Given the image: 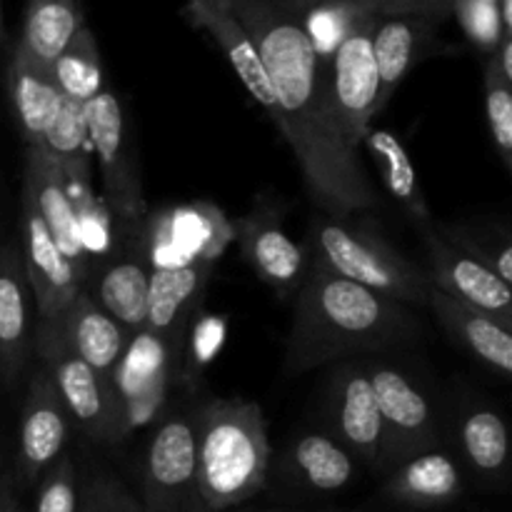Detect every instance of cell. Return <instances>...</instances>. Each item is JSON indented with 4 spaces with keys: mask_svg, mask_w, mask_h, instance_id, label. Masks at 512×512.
I'll return each mask as SVG.
<instances>
[{
    "mask_svg": "<svg viewBox=\"0 0 512 512\" xmlns=\"http://www.w3.org/2000/svg\"><path fill=\"white\" fill-rule=\"evenodd\" d=\"M35 493L33 512H78L80 475L73 455L63 453L43 475Z\"/></svg>",
    "mask_w": 512,
    "mask_h": 512,
    "instance_id": "obj_35",
    "label": "cell"
},
{
    "mask_svg": "<svg viewBox=\"0 0 512 512\" xmlns=\"http://www.w3.org/2000/svg\"><path fill=\"white\" fill-rule=\"evenodd\" d=\"M70 415L45 370L30 378L25 393L18 430V470L20 485H35L40 475L65 453L70 438Z\"/></svg>",
    "mask_w": 512,
    "mask_h": 512,
    "instance_id": "obj_13",
    "label": "cell"
},
{
    "mask_svg": "<svg viewBox=\"0 0 512 512\" xmlns=\"http://www.w3.org/2000/svg\"><path fill=\"white\" fill-rule=\"evenodd\" d=\"M378 15L358 25L340 43L323 70L335 123L343 140L353 150H360V143L373 128V118L380 115L378 68L373 58V28Z\"/></svg>",
    "mask_w": 512,
    "mask_h": 512,
    "instance_id": "obj_9",
    "label": "cell"
},
{
    "mask_svg": "<svg viewBox=\"0 0 512 512\" xmlns=\"http://www.w3.org/2000/svg\"><path fill=\"white\" fill-rule=\"evenodd\" d=\"M23 190H28L38 208L40 218L48 225L50 235L63 250L68 263L73 265L75 273L83 280V288L93 275L88 253H85L83 233H80V218L75 210L73 193L68 190L63 173L55 165V160L45 153L43 148H25V175Z\"/></svg>",
    "mask_w": 512,
    "mask_h": 512,
    "instance_id": "obj_16",
    "label": "cell"
},
{
    "mask_svg": "<svg viewBox=\"0 0 512 512\" xmlns=\"http://www.w3.org/2000/svg\"><path fill=\"white\" fill-rule=\"evenodd\" d=\"M5 40V25H3V8H0V43Z\"/></svg>",
    "mask_w": 512,
    "mask_h": 512,
    "instance_id": "obj_41",
    "label": "cell"
},
{
    "mask_svg": "<svg viewBox=\"0 0 512 512\" xmlns=\"http://www.w3.org/2000/svg\"><path fill=\"white\" fill-rule=\"evenodd\" d=\"M185 15H188L195 28H203L213 35L218 48L223 50L228 63L233 65L238 78L243 80L250 98L268 113L273 125L278 123V103H275L273 85H270L268 73H265L263 60H260L250 35L235 20V15L225 8L223 0H188Z\"/></svg>",
    "mask_w": 512,
    "mask_h": 512,
    "instance_id": "obj_20",
    "label": "cell"
},
{
    "mask_svg": "<svg viewBox=\"0 0 512 512\" xmlns=\"http://www.w3.org/2000/svg\"><path fill=\"white\" fill-rule=\"evenodd\" d=\"M458 448L468 468L488 483H500L508 473V425L498 410L470 403L458 418Z\"/></svg>",
    "mask_w": 512,
    "mask_h": 512,
    "instance_id": "obj_27",
    "label": "cell"
},
{
    "mask_svg": "<svg viewBox=\"0 0 512 512\" xmlns=\"http://www.w3.org/2000/svg\"><path fill=\"white\" fill-rule=\"evenodd\" d=\"M33 293L18 245L0 248V385L13 388L33 348Z\"/></svg>",
    "mask_w": 512,
    "mask_h": 512,
    "instance_id": "obj_19",
    "label": "cell"
},
{
    "mask_svg": "<svg viewBox=\"0 0 512 512\" xmlns=\"http://www.w3.org/2000/svg\"><path fill=\"white\" fill-rule=\"evenodd\" d=\"M175 368H178V358L150 330L143 328L130 338L113 373V388L123 410L125 435L158 415Z\"/></svg>",
    "mask_w": 512,
    "mask_h": 512,
    "instance_id": "obj_12",
    "label": "cell"
},
{
    "mask_svg": "<svg viewBox=\"0 0 512 512\" xmlns=\"http://www.w3.org/2000/svg\"><path fill=\"white\" fill-rule=\"evenodd\" d=\"M358 475V460L335 438L305 433L290 440L278 458V478L308 495H330L348 488Z\"/></svg>",
    "mask_w": 512,
    "mask_h": 512,
    "instance_id": "obj_21",
    "label": "cell"
},
{
    "mask_svg": "<svg viewBox=\"0 0 512 512\" xmlns=\"http://www.w3.org/2000/svg\"><path fill=\"white\" fill-rule=\"evenodd\" d=\"M485 115L495 150L505 168L512 170V83L503 78L493 58L485 68Z\"/></svg>",
    "mask_w": 512,
    "mask_h": 512,
    "instance_id": "obj_34",
    "label": "cell"
},
{
    "mask_svg": "<svg viewBox=\"0 0 512 512\" xmlns=\"http://www.w3.org/2000/svg\"><path fill=\"white\" fill-rule=\"evenodd\" d=\"M373 15H378V10L370 8L365 0H325L300 13L298 20L318 55L320 68L325 70L340 43Z\"/></svg>",
    "mask_w": 512,
    "mask_h": 512,
    "instance_id": "obj_32",
    "label": "cell"
},
{
    "mask_svg": "<svg viewBox=\"0 0 512 512\" xmlns=\"http://www.w3.org/2000/svg\"><path fill=\"white\" fill-rule=\"evenodd\" d=\"M278 3H280V5H285V8H288L290 13L300 15V13H305V10L313 8V5L325 3V0H278Z\"/></svg>",
    "mask_w": 512,
    "mask_h": 512,
    "instance_id": "obj_40",
    "label": "cell"
},
{
    "mask_svg": "<svg viewBox=\"0 0 512 512\" xmlns=\"http://www.w3.org/2000/svg\"><path fill=\"white\" fill-rule=\"evenodd\" d=\"M38 148H43L55 160L65 183L75 180L85 188L90 180V158H93L88 138V108L65 100Z\"/></svg>",
    "mask_w": 512,
    "mask_h": 512,
    "instance_id": "obj_31",
    "label": "cell"
},
{
    "mask_svg": "<svg viewBox=\"0 0 512 512\" xmlns=\"http://www.w3.org/2000/svg\"><path fill=\"white\" fill-rule=\"evenodd\" d=\"M360 145H363V148L368 150L370 158H373L375 170H378L380 180H383L390 198L410 215V220H413L415 225L430 223L433 215H430L428 200H425L423 188H420L413 158H410L405 145L398 140V135L390 133V130L370 128Z\"/></svg>",
    "mask_w": 512,
    "mask_h": 512,
    "instance_id": "obj_28",
    "label": "cell"
},
{
    "mask_svg": "<svg viewBox=\"0 0 512 512\" xmlns=\"http://www.w3.org/2000/svg\"><path fill=\"white\" fill-rule=\"evenodd\" d=\"M210 260H193L183 265H153L148 285L145 330L155 335L175 358H180L188 320L198 313L205 288L213 275Z\"/></svg>",
    "mask_w": 512,
    "mask_h": 512,
    "instance_id": "obj_15",
    "label": "cell"
},
{
    "mask_svg": "<svg viewBox=\"0 0 512 512\" xmlns=\"http://www.w3.org/2000/svg\"><path fill=\"white\" fill-rule=\"evenodd\" d=\"M380 15H420L443 18L450 13V0H365Z\"/></svg>",
    "mask_w": 512,
    "mask_h": 512,
    "instance_id": "obj_38",
    "label": "cell"
},
{
    "mask_svg": "<svg viewBox=\"0 0 512 512\" xmlns=\"http://www.w3.org/2000/svg\"><path fill=\"white\" fill-rule=\"evenodd\" d=\"M368 375L383 423L378 473L388 475L398 465L438 450L440 420L423 390L393 365H370Z\"/></svg>",
    "mask_w": 512,
    "mask_h": 512,
    "instance_id": "obj_6",
    "label": "cell"
},
{
    "mask_svg": "<svg viewBox=\"0 0 512 512\" xmlns=\"http://www.w3.org/2000/svg\"><path fill=\"white\" fill-rule=\"evenodd\" d=\"M305 260L403 305H428V273L368 225L315 215L305 238Z\"/></svg>",
    "mask_w": 512,
    "mask_h": 512,
    "instance_id": "obj_4",
    "label": "cell"
},
{
    "mask_svg": "<svg viewBox=\"0 0 512 512\" xmlns=\"http://www.w3.org/2000/svg\"><path fill=\"white\" fill-rule=\"evenodd\" d=\"M20 218H23L20 220L23 225L20 255H23L25 278L33 293L38 320H48L73 303L75 295L83 290V280L53 240L28 190H23V200H20Z\"/></svg>",
    "mask_w": 512,
    "mask_h": 512,
    "instance_id": "obj_14",
    "label": "cell"
},
{
    "mask_svg": "<svg viewBox=\"0 0 512 512\" xmlns=\"http://www.w3.org/2000/svg\"><path fill=\"white\" fill-rule=\"evenodd\" d=\"M0 512H20V503L13 493V480L8 475L0 478Z\"/></svg>",
    "mask_w": 512,
    "mask_h": 512,
    "instance_id": "obj_39",
    "label": "cell"
},
{
    "mask_svg": "<svg viewBox=\"0 0 512 512\" xmlns=\"http://www.w3.org/2000/svg\"><path fill=\"white\" fill-rule=\"evenodd\" d=\"M8 98L25 148L43 143V135L65 103L48 65L40 63L20 43L15 45L8 65Z\"/></svg>",
    "mask_w": 512,
    "mask_h": 512,
    "instance_id": "obj_23",
    "label": "cell"
},
{
    "mask_svg": "<svg viewBox=\"0 0 512 512\" xmlns=\"http://www.w3.org/2000/svg\"><path fill=\"white\" fill-rule=\"evenodd\" d=\"M83 25L85 18L78 0H28L20 45L40 63L50 65Z\"/></svg>",
    "mask_w": 512,
    "mask_h": 512,
    "instance_id": "obj_29",
    "label": "cell"
},
{
    "mask_svg": "<svg viewBox=\"0 0 512 512\" xmlns=\"http://www.w3.org/2000/svg\"><path fill=\"white\" fill-rule=\"evenodd\" d=\"M428 20L420 15H378L373 28V58L378 68V108L383 113L395 90L420 58Z\"/></svg>",
    "mask_w": 512,
    "mask_h": 512,
    "instance_id": "obj_26",
    "label": "cell"
},
{
    "mask_svg": "<svg viewBox=\"0 0 512 512\" xmlns=\"http://www.w3.org/2000/svg\"><path fill=\"white\" fill-rule=\"evenodd\" d=\"M453 3V0H450ZM483 3H500V0H483Z\"/></svg>",
    "mask_w": 512,
    "mask_h": 512,
    "instance_id": "obj_42",
    "label": "cell"
},
{
    "mask_svg": "<svg viewBox=\"0 0 512 512\" xmlns=\"http://www.w3.org/2000/svg\"><path fill=\"white\" fill-rule=\"evenodd\" d=\"M143 512H205L198 490L193 418L160 420L145 450Z\"/></svg>",
    "mask_w": 512,
    "mask_h": 512,
    "instance_id": "obj_8",
    "label": "cell"
},
{
    "mask_svg": "<svg viewBox=\"0 0 512 512\" xmlns=\"http://www.w3.org/2000/svg\"><path fill=\"white\" fill-rule=\"evenodd\" d=\"M445 240L450 245L465 253L468 258L478 260L488 270H493L503 283H512V248L510 235L505 230H498L495 225H438Z\"/></svg>",
    "mask_w": 512,
    "mask_h": 512,
    "instance_id": "obj_33",
    "label": "cell"
},
{
    "mask_svg": "<svg viewBox=\"0 0 512 512\" xmlns=\"http://www.w3.org/2000/svg\"><path fill=\"white\" fill-rule=\"evenodd\" d=\"M415 333L418 323L403 303L308 263L295 290L285 363L290 373H303L348 355L410 343Z\"/></svg>",
    "mask_w": 512,
    "mask_h": 512,
    "instance_id": "obj_2",
    "label": "cell"
},
{
    "mask_svg": "<svg viewBox=\"0 0 512 512\" xmlns=\"http://www.w3.org/2000/svg\"><path fill=\"white\" fill-rule=\"evenodd\" d=\"M78 512H143V508L115 475L90 470L85 480H80Z\"/></svg>",
    "mask_w": 512,
    "mask_h": 512,
    "instance_id": "obj_37",
    "label": "cell"
},
{
    "mask_svg": "<svg viewBox=\"0 0 512 512\" xmlns=\"http://www.w3.org/2000/svg\"><path fill=\"white\" fill-rule=\"evenodd\" d=\"M253 40L278 103V123L303 170L310 200L333 218L380 205L368 170L340 135L328 83L313 45L278 0H223Z\"/></svg>",
    "mask_w": 512,
    "mask_h": 512,
    "instance_id": "obj_1",
    "label": "cell"
},
{
    "mask_svg": "<svg viewBox=\"0 0 512 512\" xmlns=\"http://www.w3.org/2000/svg\"><path fill=\"white\" fill-rule=\"evenodd\" d=\"M328 425L333 430L330 438L338 440L358 463L378 473L383 423L368 368L343 363L330 375Z\"/></svg>",
    "mask_w": 512,
    "mask_h": 512,
    "instance_id": "obj_11",
    "label": "cell"
},
{
    "mask_svg": "<svg viewBox=\"0 0 512 512\" xmlns=\"http://www.w3.org/2000/svg\"><path fill=\"white\" fill-rule=\"evenodd\" d=\"M33 348L43 360V370L53 380L65 410H68L70 423L78 425L95 443L123 440V410H120L113 380L103 378L85 360H80L68 348L53 320H38V328L33 333Z\"/></svg>",
    "mask_w": 512,
    "mask_h": 512,
    "instance_id": "obj_5",
    "label": "cell"
},
{
    "mask_svg": "<svg viewBox=\"0 0 512 512\" xmlns=\"http://www.w3.org/2000/svg\"><path fill=\"white\" fill-rule=\"evenodd\" d=\"M48 68L60 95L70 103L88 105L105 88L98 43H95V35L88 25H83L65 43V48L50 60Z\"/></svg>",
    "mask_w": 512,
    "mask_h": 512,
    "instance_id": "obj_30",
    "label": "cell"
},
{
    "mask_svg": "<svg viewBox=\"0 0 512 512\" xmlns=\"http://www.w3.org/2000/svg\"><path fill=\"white\" fill-rule=\"evenodd\" d=\"M418 230L423 235L425 250H428L430 285L438 288L440 293L470 305V308H478L483 313L493 315L498 323L512 330L510 285L503 283L493 270H488L478 260L468 258L455 245H450L440 235V230L435 228V220L418 223Z\"/></svg>",
    "mask_w": 512,
    "mask_h": 512,
    "instance_id": "obj_10",
    "label": "cell"
},
{
    "mask_svg": "<svg viewBox=\"0 0 512 512\" xmlns=\"http://www.w3.org/2000/svg\"><path fill=\"white\" fill-rule=\"evenodd\" d=\"M428 305L433 308L435 318L440 320L450 338L463 345L475 360L488 365L493 373L510 378L512 373V330L493 315L483 313L478 308L460 303L450 295L440 293L438 288H430Z\"/></svg>",
    "mask_w": 512,
    "mask_h": 512,
    "instance_id": "obj_24",
    "label": "cell"
},
{
    "mask_svg": "<svg viewBox=\"0 0 512 512\" xmlns=\"http://www.w3.org/2000/svg\"><path fill=\"white\" fill-rule=\"evenodd\" d=\"M85 108H88L90 155L95 158L103 180L105 205L113 218L123 223H138L145 215V198L138 163L125 130L123 105L115 90L103 88Z\"/></svg>",
    "mask_w": 512,
    "mask_h": 512,
    "instance_id": "obj_7",
    "label": "cell"
},
{
    "mask_svg": "<svg viewBox=\"0 0 512 512\" xmlns=\"http://www.w3.org/2000/svg\"><path fill=\"white\" fill-rule=\"evenodd\" d=\"M198 490L205 512H225L268 483L270 445L263 410L250 400H210L195 413Z\"/></svg>",
    "mask_w": 512,
    "mask_h": 512,
    "instance_id": "obj_3",
    "label": "cell"
},
{
    "mask_svg": "<svg viewBox=\"0 0 512 512\" xmlns=\"http://www.w3.org/2000/svg\"><path fill=\"white\" fill-rule=\"evenodd\" d=\"M450 13H455L465 38L483 53H495L503 43L505 33L500 20L498 3H483V0H453Z\"/></svg>",
    "mask_w": 512,
    "mask_h": 512,
    "instance_id": "obj_36",
    "label": "cell"
},
{
    "mask_svg": "<svg viewBox=\"0 0 512 512\" xmlns=\"http://www.w3.org/2000/svg\"><path fill=\"white\" fill-rule=\"evenodd\" d=\"M150 273L153 260L148 255V243L145 238H135L120 245L95 268L93 283L85 285V290L125 333L135 335L145 328Z\"/></svg>",
    "mask_w": 512,
    "mask_h": 512,
    "instance_id": "obj_17",
    "label": "cell"
},
{
    "mask_svg": "<svg viewBox=\"0 0 512 512\" xmlns=\"http://www.w3.org/2000/svg\"><path fill=\"white\" fill-rule=\"evenodd\" d=\"M55 328L63 335L68 348L78 355L80 360L90 365L95 373L103 378L113 380L115 368H118L120 358H123L125 348H128L133 335L125 333L98 303L88 290H80L73 298L68 308L53 315Z\"/></svg>",
    "mask_w": 512,
    "mask_h": 512,
    "instance_id": "obj_22",
    "label": "cell"
},
{
    "mask_svg": "<svg viewBox=\"0 0 512 512\" xmlns=\"http://www.w3.org/2000/svg\"><path fill=\"white\" fill-rule=\"evenodd\" d=\"M20 512H25V510H23V508H20Z\"/></svg>",
    "mask_w": 512,
    "mask_h": 512,
    "instance_id": "obj_43",
    "label": "cell"
},
{
    "mask_svg": "<svg viewBox=\"0 0 512 512\" xmlns=\"http://www.w3.org/2000/svg\"><path fill=\"white\" fill-rule=\"evenodd\" d=\"M463 473L448 453L430 450L385 475L383 495L405 508L438 510L463 498Z\"/></svg>",
    "mask_w": 512,
    "mask_h": 512,
    "instance_id": "obj_25",
    "label": "cell"
},
{
    "mask_svg": "<svg viewBox=\"0 0 512 512\" xmlns=\"http://www.w3.org/2000/svg\"><path fill=\"white\" fill-rule=\"evenodd\" d=\"M245 263L265 285L280 295H295L303 283L305 250L280 228L278 215L253 210L230 223Z\"/></svg>",
    "mask_w": 512,
    "mask_h": 512,
    "instance_id": "obj_18",
    "label": "cell"
}]
</instances>
